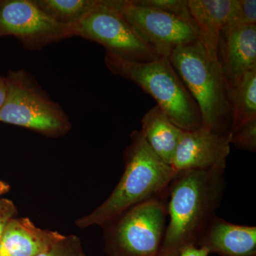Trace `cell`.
I'll return each instance as SVG.
<instances>
[{
  "mask_svg": "<svg viewBox=\"0 0 256 256\" xmlns=\"http://www.w3.org/2000/svg\"><path fill=\"white\" fill-rule=\"evenodd\" d=\"M226 190L225 170H191L175 174L169 186L168 216L160 256H174L196 246L207 224L216 215Z\"/></svg>",
  "mask_w": 256,
  "mask_h": 256,
  "instance_id": "cell-1",
  "label": "cell"
},
{
  "mask_svg": "<svg viewBox=\"0 0 256 256\" xmlns=\"http://www.w3.org/2000/svg\"><path fill=\"white\" fill-rule=\"evenodd\" d=\"M124 174L108 198L77 222L80 228L108 224L126 210L166 193L175 174L150 148L140 131L131 134L124 151Z\"/></svg>",
  "mask_w": 256,
  "mask_h": 256,
  "instance_id": "cell-2",
  "label": "cell"
},
{
  "mask_svg": "<svg viewBox=\"0 0 256 256\" xmlns=\"http://www.w3.org/2000/svg\"><path fill=\"white\" fill-rule=\"evenodd\" d=\"M168 58L200 108L202 127L230 134V87L218 60L210 58L200 40L178 47Z\"/></svg>",
  "mask_w": 256,
  "mask_h": 256,
  "instance_id": "cell-3",
  "label": "cell"
},
{
  "mask_svg": "<svg viewBox=\"0 0 256 256\" xmlns=\"http://www.w3.org/2000/svg\"><path fill=\"white\" fill-rule=\"evenodd\" d=\"M105 64L111 73L131 80L151 96L180 129L192 131L202 127L200 108L169 58L134 62L106 52Z\"/></svg>",
  "mask_w": 256,
  "mask_h": 256,
  "instance_id": "cell-4",
  "label": "cell"
},
{
  "mask_svg": "<svg viewBox=\"0 0 256 256\" xmlns=\"http://www.w3.org/2000/svg\"><path fill=\"white\" fill-rule=\"evenodd\" d=\"M6 96L0 109V122L32 130L50 137L66 134L72 128L68 116L50 99L36 78L24 70L10 72Z\"/></svg>",
  "mask_w": 256,
  "mask_h": 256,
  "instance_id": "cell-5",
  "label": "cell"
},
{
  "mask_svg": "<svg viewBox=\"0 0 256 256\" xmlns=\"http://www.w3.org/2000/svg\"><path fill=\"white\" fill-rule=\"evenodd\" d=\"M168 192L109 222L112 226L108 232L107 245L111 256H160L168 217Z\"/></svg>",
  "mask_w": 256,
  "mask_h": 256,
  "instance_id": "cell-6",
  "label": "cell"
},
{
  "mask_svg": "<svg viewBox=\"0 0 256 256\" xmlns=\"http://www.w3.org/2000/svg\"><path fill=\"white\" fill-rule=\"evenodd\" d=\"M72 36L95 42L106 52L131 62H149L162 58L109 0H98L95 8L72 28Z\"/></svg>",
  "mask_w": 256,
  "mask_h": 256,
  "instance_id": "cell-7",
  "label": "cell"
},
{
  "mask_svg": "<svg viewBox=\"0 0 256 256\" xmlns=\"http://www.w3.org/2000/svg\"><path fill=\"white\" fill-rule=\"evenodd\" d=\"M109 2L124 14L138 34L162 58H168L178 46L198 40L196 26L174 15L142 6L134 0Z\"/></svg>",
  "mask_w": 256,
  "mask_h": 256,
  "instance_id": "cell-8",
  "label": "cell"
},
{
  "mask_svg": "<svg viewBox=\"0 0 256 256\" xmlns=\"http://www.w3.org/2000/svg\"><path fill=\"white\" fill-rule=\"evenodd\" d=\"M13 36L26 50H42L72 37V30L56 22L34 0H0V37Z\"/></svg>",
  "mask_w": 256,
  "mask_h": 256,
  "instance_id": "cell-9",
  "label": "cell"
},
{
  "mask_svg": "<svg viewBox=\"0 0 256 256\" xmlns=\"http://www.w3.org/2000/svg\"><path fill=\"white\" fill-rule=\"evenodd\" d=\"M230 151V134H216L202 127L184 131L170 166L175 173L191 170H226Z\"/></svg>",
  "mask_w": 256,
  "mask_h": 256,
  "instance_id": "cell-10",
  "label": "cell"
},
{
  "mask_svg": "<svg viewBox=\"0 0 256 256\" xmlns=\"http://www.w3.org/2000/svg\"><path fill=\"white\" fill-rule=\"evenodd\" d=\"M216 56L230 88L256 70V24L226 25L220 32Z\"/></svg>",
  "mask_w": 256,
  "mask_h": 256,
  "instance_id": "cell-11",
  "label": "cell"
},
{
  "mask_svg": "<svg viewBox=\"0 0 256 256\" xmlns=\"http://www.w3.org/2000/svg\"><path fill=\"white\" fill-rule=\"evenodd\" d=\"M196 246L220 256H256V227L230 223L216 215Z\"/></svg>",
  "mask_w": 256,
  "mask_h": 256,
  "instance_id": "cell-12",
  "label": "cell"
},
{
  "mask_svg": "<svg viewBox=\"0 0 256 256\" xmlns=\"http://www.w3.org/2000/svg\"><path fill=\"white\" fill-rule=\"evenodd\" d=\"M64 236L38 228L28 218H13L0 240V256H37Z\"/></svg>",
  "mask_w": 256,
  "mask_h": 256,
  "instance_id": "cell-13",
  "label": "cell"
},
{
  "mask_svg": "<svg viewBox=\"0 0 256 256\" xmlns=\"http://www.w3.org/2000/svg\"><path fill=\"white\" fill-rule=\"evenodd\" d=\"M188 8L198 32V40L212 60H217L220 32L228 22L233 0H188Z\"/></svg>",
  "mask_w": 256,
  "mask_h": 256,
  "instance_id": "cell-14",
  "label": "cell"
},
{
  "mask_svg": "<svg viewBox=\"0 0 256 256\" xmlns=\"http://www.w3.org/2000/svg\"><path fill=\"white\" fill-rule=\"evenodd\" d=\"M140 131L152 151L170 166L184 131L178 127L158 105L143 116Z\"/></svg>",
  "mask_w": 256,
  "mask_h": 256,
  "instance_id": "cell-15",
  "label": "cell"
},
{
  "mask_svg": "<svg viewBox=\"0 0 256 256\" xmlns=\"http://www.w3.org/2000/svg\"><path fill=\"white\" fill-rule=\"evenodd\" d=\"M230 98L232 131L256 119V70L246 74L236 85L230 88Z\"/></svg>",
  "mask_w": 256,
  "mask_h": 256,
  "instance_id": "cell-16",
  "label": "cell"
},
{
  "mask_svg": "<svg viewBox=\"0 0 256 256\" xmlns=\"http://www.w3.org/2000/svg\"><path fill=\"white\" fill-rule=\"evenodd\" d=\"M34 2L56 22L72 30L95 8L98 0H34Z\"/></svg>",
  "mask_w": 256,
  "mask_h": 256,
  "instance_id": "cell-17",
  "label": "cell"
},
{
  "mask_svg": "<svg viewBox=\"0 0 256 256\" xmlns=\"http://www.w3.org/2000/svg\"><path fill=\"white\" fill-rule=\"evenodd\" d=\"M134 1L138 4L142 6L156 8L168 14L174 15L176 18L196 26L190 13L188 0H134Z\"/></svg>",
  "mask_w": 256,
  "mask_h": 256,
  "instance_id": "cell-18",
  "label": "cell"
},
{
  "mask_svg": "<svg viewBox=\"0 0 256 256\" xmlns=\"http://www.w3.org/2000/svg\"><path fill=\"white\" fill-rule=\"evenodd\" d=\"M230 142L242 150L256 151V119L236 128L230 133Z\"/></svg>",
  "mask_w": 256,
  "mask_h": 256,
  "instance_id": "cell-19",
  "label": "cell"
},
{
  "mask_svg": "<svg viewBox=\"0 0 256 256\" xmlns=\"http://www.w3.org/2000/svg\"><path fill=\"white\" fill-rule=\"evenodd\" d=\"M256 24V0H233L227 25Z\"/></svg>",
  "mask_w": 256,
  "mask_h": 256,
  "instance_id": "cell-20",
  "label": "cell"
},
{
  "mask_svg": "<svg viewBox=\"0 0 256 256\" xmlns=\"http://www.w3.org/2000/svg\"><path fill=\"white\" fill-rule=\"evenodd\" d=\"M37 256H85L80 240L75 236L60 239L46 250Z\"/></svg>",
  "mask_w": 256,
  "mask_h": 256,
  "instance_id": "cell-21",
  "label": "cell"
},
{
  "mask_svg": "<svg viewBox=\"0 0 256 256\" xmlns=\"http://www.w3.org/2000/svg\"><path fill=\"white\" fill-rule=\"evenodd\" d=\"M16 213V206L11 200L0 198V240L6 226Z\"/></svg>",
  "mask_w": 256,
  "mask_h": 256,
  "instance_id": "cell-22",
  "label": "cell"
},
{
  "mask_svg": "<svg viewBox=\"0 0 256 256\" xmlns=\"http://www.w3.org/2000/svg\"><path fill=\"white\" fill-rule=\"evenodd\" d=\"M210 254L208 250L204 248L191 245L184 248L174 256H208Z\"/></svg>",
  "mask_w": 256,
  "mask_h": 256,
  "instance_id": "cell-23",
  "label": "cell"
},
{
  "mask_svg": "<svg viewBox=\"0 0 256 256\" xmlns=\"http://www.w3.org/2000/svg\"><path fill=\"white\" fill-rule=\"evenodd\" d=\"M6 82L5 77L0 76V109L4 105L5 99L6 96Z\"/></svg>",
  "mask_w": 256,
  "mask_h": 256,
  "instance_id": "cell-24",
  "label": "cell"
},
{
  "mask_svg": "<svg viewBox=\"0 0 256 256\" xmlns=\"http://www.w3.org/2000/svg\"><path fill=\"white\" fill-rule=\"evenodd\" d=\"M10 190V185L2 180H0V197L8 193Z\"/></svg>",
  "mask_w": 256,
  "mask_h": 256,
  "instance_id": "cell-25",
  "label": "cell"
}]
</instances>
